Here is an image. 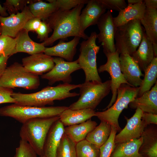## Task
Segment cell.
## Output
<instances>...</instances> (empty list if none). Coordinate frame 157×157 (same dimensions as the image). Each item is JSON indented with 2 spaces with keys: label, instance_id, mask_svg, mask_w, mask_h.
<instances>
[{
  "label": "cell",
  "instance_id": "obj_29",
  "mask_svg": "<svg viewBox=\"0 0 157 157\" xmlns=\"http://www.w3.org/2000/svg\"><path fill=\"white\" fill-rule=\"evenodd\" d=\"M145 33L152 44H157V9L146 8L140 20Z\"/></svg>",
  "mask_w": 157,
  "mask_h": 157
},
{
  "label": "cell",
  "instance_id": "obj_24",
  "mask_svg": "<svg viewBox=\"0 0 157 157\" xmlns=\"http://www.w3.org/2000/svg\"><path fill=\"white\" fill-rule=\"evenodd\" d=\"M28 32L22 29L15 38L16 53L23 52L32 55L44 53L45 47L43 43H38L33 41L30 37Z\"/></svg>",
  "mask_w": 157,
  "mask_h": 157
},
{
  "label": "cell",
  "instance_id": "obj_31",
  "mask_svg": "<svg viewBox=\"0 0 157 157\" xmlns=\"http://www.w3.org/2000/svg\"><path fill=\"white\" fill-rule=\"evenodd\" d=\"M144 72V78L139 87L138 97L150 90L157 81V57L154 58Z\"/></svg>",
  "mask_w": 157,
  "mask_h": 157
},
{
  "label": "cell",
  "instance_id": "obj_48",
  "mask_svg": "<svg viewBox=\"0 0 157 157\" xmlns=\"http://www.w3.org/2000/svg\"><path fill=\"white\" fill-rule=\"evenodd\" d=\"M152 45L155 57H157V44H152Z\"/></svg>",
  "mask_w": 157,
  "mask_h": 157
},
{
  "label": "cell",
  "instance_id": "obj_19",
  "mask_svg": "<svg viewBox=\"0 0 157 157\" xmlns=\"http://www.w3.org/2000/svg\"><path fill=\"white\" fill-rule=\"evenodd\" d=\"M64 128L59 119L51 127L43 146V155L45 157H56L58 147L64 133Z\"/></svg>",
  "mask_w": 157,
  "mask_h": 157
},
{
  "label": "cell",
  "instance_id": "obj_10",
  "mask_svg": "<svg viewBox=\"0 0 157 157\" xmlns=\"http://www.w3.org/2000/svg\"><path fill=\"white\" fill-rule=\"evenodd\" d=\"M104 53L107 58V62L105 64L100 65L97 70L98 73L107 72L110 74L111 78L110 90L112 94L109 104L104 110L109 108L115 102L117 90L122 84L129 85L122 72L119 58L120 54L118 51L116 50L113 53Z\"/></svg>",
  "mask_w": 157,
  "mask_h": 157
},
{
  "label": "cell",
  "instance_id": "obj_15",
  "mask_svg": "<svg viewBox=\"0 0 157 157\" xmlns=\"http://www.w3.org/2000/svg\"><path fill=\"white\" fill-rule=\"evenodd\" d=\"M53 58L44 53H39L23 58L22 64L29 72L42 75L49 72L54 67Z\"/></svg>",
  "mask_w": 157,
  "mask_h": 157
},
{
  "label": "cell",
  "instance_id": "obj_18",
  "mask_svg": "<svg viewBox=\"0 0 157 157\" xmlns=\"http://www.w3.org/2000/svg\"><path fill=\"white\" fill-rule=\"evenodd\" d=\"M81 38L75 37L69 41L65 42L60 39L58 44L50 47H45L44 53L49 56H56L72 61L76 51V47Z\"/></svg>",
  "mask_w": 157,
  "mask_h": 157
},
{
  "label": "cell",
  "instance_id": "obj_33",
  "mask_svg": "<svg viewBox=\"0 0 157 157\" xmlns=\"http://www.w3.org/2000/svg\"><path fill=\"white\" fill-rule=\"evenodd\" d=\"M76 157H99V149L85 139L76 144Z\"/></svg>",
  "mask_w": 157,
  "mask_h": 157
},
{
  "label": "cell",
  "instance_id": "obj_1",
  "mask_svg": "<svg viewBox=\"0 0 157 157\" xmlns=\"http://www.w3.org/2000/svg\"><path fill=\"white\" fill-rule=\"evenodd\" d=\"M84 4L69 10H58L45 22L53 30L52 35L42 42L44 46L52 44L57 40L67 37H78L87 40L88 38L81 28L80 15Z\"/></svg>",
  "mask_w": 157,
  "mask_h": 157
},
{
  "label": "cell",
  "instance_id": "obj_14",
  "mask_svg": "<svg viewBox=\"0 0 157 157\" xmlns=\"http://www.w3.org/2000/svg\"><path fill=\"white\" fill-rule=\"evenodd\" d=\"M143 113L140 109L137 108L131 118L128 119L125 117L127 121L126 124L116 135L115 140V144L138 139L141 137L145 128L141 120Z\"/></svg>",
  "mask_w": 157,
  "mask_h": 157
},
{
  "label": "cell",
  "instance_id": "obj_45",
  "mask_svg": "<svg viewBox=\"0 0 157 157\" xmlns=\"http://www.w3.org/2000/svg\"><path fill=\"white\" fill-rule=\"evenodd\" d=\"M144 1L146 8L157 9V0H144Z\"/></svg>",
  "mask_w": 157,
  "mask_h": 157
},
{
  "label": "cell",
  "instance_id": "obj_21",
  "mask_svg": "<svg viewBox=\"0 0 157 157\" xmlns=\"http://www.w3.org/2000/svg\"><path fill=\"white\" fill-rule=\"evenodd\" d=\"M131 56L138 64L141 71L144 72L155 57L152 43L145 31L138 49Z\"/></svg>",
  "mask_w": 157,
  "mask_h": 157
},
{
  "label": "cell",
  "instance_id": "obj_5",
  "mask_svg": "<svg viewBox=\"0 0 157 157\" xmlns=\"http://www.w3.org/2000/svg\"><path fill=\"white\" fill-rule=\"evenodd\" d=\"M68 108L65 106L38 107L13 104L0 108V116L11 117L22 124L34 118L59 116Z\"/></svg>",
  "mask_w": 157,
  "mask_h": 157
},
{
  "label": "cell",
  "instance_id": "obj_3",
  "mask_svg": "<svg viewBox=\"0 0 157 157\" xmlns=\"http://www.w3.org/2000/svg\"><path fill=\"white\" fill-rule=\"evenodd\" d=\"M59 116L37 118L22 124L19 133L21 139L27 142L37 155H43V146L47 134Z\"/></svg>",
  "mask_w": 157,
  "mask_h": 157
},
{
  "label": "cell",
  "instance_id": "obj_8",
  "mask_svg": "<svg viewBox=\"0 0 157 157\" xmlns=\"http://www.w3.org/2000/svg\"><path fill=\"white\" fill-rule=\"evenodd\" d=\"M40 85L38 76L29 72L17 62L6 67L0 78V85L8 88H19L33 90L38 88Z\"/></svg>",
  "mask_w": 157,
  "mask_h": 157
},
{
  "label": "cell",
  "instance_id": "obj_36",
  "mask_svg": "<svg viewBox=\"0 0 157 157\" xmlns=\"http://www.w3.org/2000/svg\"><path fill=\"white\" fill-rule=\"evenodd\" d=\"M117 132L116 129L111 126V133L108 140L99 148V157H110L115 147V140Z\"/></svg>",
  "mask_w": 157,
  "mask_h": 157
},
{
  "label": "cell",
  "instance_id": "obj_26",
  "mask_svg": "<svg viewBox=\"0 0 157 157\" xmlns=\"http://www.w3.org/2000/svg\"><path fill=\"white\" fill-rule=\"evenodd\" d=\"M142 142V138L141 137L138 139L116 144L110 157H143L139 152Z\"/></svg>",
  "mask_w": 157,
  "mask_h": 157
},
{
  "label": "cell",
  "instance_id": "obj_2",
  "mask_svg": "<svg viewBox=\"0 0 157 157\" xmlns=\"http://www.w3.org/2000/svg\"><path fill=\"white\" fill-rule=\"evenodd\" d=\"M81 84H60L56 86H47L39 91L29 94L13 92L12 97L15 101V104L23 106L44 107L47 105H53L54 101L78 96L79 94L71 91L79 88Z\"/></svg>",
  "mask_w": 157,
  "mask_h": 157
},
{
  "label": "cell",
  "instance_id": "obj_38",
  "mask_svg": "<svg viewBox=\"0 0 157 157\" xmlns=\"http://www.w3.org/2000/svg\"><path fill=\"white\" fill-rule=\"evenodd\" d=\"M58 10H71L78 5L87 4L89 0H53Z\"/></svg>",
  "mask_w": 157,
  "mask_h": 157
},
{
  "label": "cell",
  "instance_id": "obj_6",
  "mask_svg": "<svg viewBox=\"0 0 157 157\" xmlns=\"http://www.w3.org/2000/svg\"><path fill=\"white\" fill-rule=\"evenodd\" d=\"M111 80L104 82L85 81L81 84L80 97L78 100L71 104L69 108L73 110L96 108L110 91Z\"/></svg>",
  "mask_w": 157,
  "mask_h": 157
},
{
  "label": "cell",
  "instance_id": "obj_12",
  "mask_svg": "<svg viewBox=\"0 0 157 157\" xmlns=\"http://www.w3.org/2000/svg\"><path fill=\"white\" fill-rule=\"evenodd\" d=\"M33 17L27 5L20 12L6 17L0 16L1 35L15 38L27 21Z\"/></svg>",
  "mask_w": 157,
  "mask_h": 157
},
{
  "label": "cell",
  "instance_id": "obj_9",
  "mask_svg": "<svg viewBox=\"0 0 157 157\" xmlns=\"http://www.w3.org/2000/svg\"><path fill=\"white\" fill-rule=\"evenodd\" d=\"M97 38V33L92 32L86 40L80 44V53L77 60L81 69L84 72L85 81L102 82L97 68V55L100 46L96 44Z\"/></svg>",
  "mask_w": 157,
  "mask_h": 157
},
{
  "label": "cell",
  "instance_id": "obj_41",
  "mask_svg": "<svg viewBox=\"0 0 157 157\" xmlns=\"http://www.w3.org/2000/svg\"><path fill=\"white\" fill-rule=\"evenodd\" d=\"M13 92L12 89L5 88L0 85V104L15 103V99L11 96Z\"/></svg>",
  "mask_w": 157,
  "mask_h": 157
},
{
  "label": "cell",
  "instance_id": "obj_7",
  "mask_svg": "<svg viewBox=\"0 0 157 157\" xmlns=\"http://www.w3.org/2000/svg\"><path fill=\"white\" fill-rule=\"evenodd\" d=\"M145 31L140 21L134 20L115 28V46L119 54L130 56L137 49Z\"/></svg>",
  "mask_w": 157,
  "mask_h": 157
},
{
  "label": "cell",
  "instance_id": "obj_44",
  "mask_svg": "<svg viewBox=\"0 0 157 157\" xmlns=\"http://www.w3.org/2000/svg\"><path fill=\"white\" fill-rule=\"evenodd\" d=\"M9 57L4 55L0 56V78L7 67V61Z\"/></svg>",
  "mask_w": 157,
  "mask_h": 157
},
{
  "label": "cell",
  "instance_id": "obj_50",
  "mask_svg": "<svg viewBox=\"0 0 157 157\" xmlns=\"http://www.w3.org/2000/svg\"><path fill=\"white\" fill-rule=\"evenodd\" d=\"M1 35V31H0V35Z\"/></svg>",
  "mask_w": 157,
  "mask_h": 157
},
{
  "label": "cell",
  "instance_id": "obj_46",
  "mask_svg": "<svg viewBox=\"0 0 157 157\" xmlns=\"http://www.w3.org/2000/svg\"><path fill=\"white\" fill-rule=\"evenodd\" d=\"M0 16L3 17L8 16V14L6 10L3 6H2L0 3Z\"/></svg>",
  "mask_w": 157,
  "mask_h": 157
},
{
  "label": "cell",
  "instance_id": "obj_25",
  "mask_svg": "<svg viewBox=\"0 0 157 157\" xmlns=\"http://www.w3.org/2000/svg\"><path fill=\"white\" fill-rule=\"evenodd\" d=\"M95 112L90 109L73 110L68 108L59 116V120L64 126H69L84 122L95 116Z\"/></svg>",
  "mask_w": 157,
  "mask_h": 157
},
{
  "label": "cell",
  "instance_id": "obj_37",
  "mask_svg": "<svg viewBox=\"0 0 157 157\" xmlns=\"http://www.w3.org/2000/svg\"><path fill=\"white\" fill-rule=\"evenodd\" d=\"M37 155L27 142L21 139L18 147L16 149L14 157H37Z\"/></svg>",
  "mask_w": 157,
  "mask_h": 157
},
{
  "label": "cell",
  "instance_id": "obj_39",
  "mask_svg": "<svg viewBox=\"0 0 157 157\" xmlns=\"http://www.w3.org/2000/svg\"><path fill=\"white\" fill-rule=\"evenodd\" d=\"M106 9L119 12L127 6L124 0H98Z\"/></svg>",
  "mask_w": 157,
  "mask_h": 157
},
{
  "label": "cell",
  "instance_id": "obj_16",
  "mask_svg": "<svg viewBox=\"0 0 157 157\" xmlns=\"http://www.w3.org/2000/svg\"><path fill=\"white\" fill-rule=\"evenodd\" d=\"M119 58L121 71L127 81L131 86L139 87L144 74L138 64L128 54H120Z\"/></svg>",
  "mask_w": 157,
  "mask_h": 157
},
{
  "label": "cell",
  "instance_id": "obj_22",
  "mask_svg": "<svg viewBox=\"0 0 157 157\" xmlns=\"http://www.w3.org/2000/svg\"><path fill=\"white\" fill-rule=\"evenodd\" d=\"M142 142L139 150L143 157H157V127L150 126L145 128L141 136Z\"/></svg>",
  "mask_w": 157,
  "mask_h": 157
},
{
  "label": "cell",
  "instance_id": "obj_32",
  "mask_svg": "<svg viewBox=\"0 0 157 157\" xmlns=\"http://www.w3.org/2000/svg\"><path fill=\"white\" fill-rule=\"evenodd\" d=\"M76 143L65 133L58 147L56 157H76Z\"/></svg>",
  "mask_w": 157,
  "mask_h": 157
},
{
  "label": "cell",
  "instance_id": "obj_47",
  "mask_svg": "<svg viewBox=\"0 0 157 157\" xmlns=\"http://www.w3.org/2000/svg\"><path fill=\"white\" fill-rule=\"evenodd\" d=\"M142 0H127L128 4L134 5L142 3Z\"/></svg>",
  "mask_w": 157,
  "mask_h": 157
},
{
  "label": "cell",
  "instance_id": "obj_27",
  "mask_svg": "<svg viewBox=\"0 0 157 157\" xmlns=\"http://www.w3.org/2000/svg\"><path fill=\"white\" fill-rule=\"evenodd\" d=\"M97 125L96 122L90 119L81 123L64 128V133L76 144L85 139Z\"/></svg>",
  "mask_w": 157,
  "mask_h": 157
},
{
  "label": "cell",
  "instance_id": "obj_20",
  "mask_svg": "<svg viewBox=\"0 0 157 157\" xmlns=\"http://www.w3.org/2000/svg\"><path fill=\"white\" fill-rule=\"evenodd\" d=\"M129 105L132 109L139 108L143 112L157 114V81L150 90L136 97Z\"/></svg>",
  "mask_w": 157,
  "mask_h": 157
},
{
  "label": "cell",
  "instance_id": "obj_34",
  "mask_svg": "<svg viewBox=\"0 0 157 157\" xmlns=\"http://www.w3.org/2000/svg\"><path fill=\"white\" fill-rule=\"evenodd\" d=\"M15 38L8 36L0 35V56L9 57L16 53Z\"/></svg>",
  "mask_w": 157,
  "mask_h": 157
},
{
  "label": "cell",
  "instance_id": "obj_40",
  "mask_svg": "<svg viewBox=\"0 0 157 157\" xmlns=\"http://www.w3.org/2000/svg\"><path fill=\"white\" fill-rule=\"evenodd\" d=\"M52 31V29L45 21H42L35 32L37 34V38L40 41L44 42L49 37V34Z\"/></svg>",
  "mask_w": 157,
  "mask_h": 157
},
{
  "label": "cell",
  "instance_id": "obj_28",
  "mask_svg": "<svg viewBox=\"0 0 157 157\" xmlns=\"http://www.w3.org/2000/svg\"><path fill=\"white\" fill-rule=\"evenodd\" d=\"M47 3L41 0L35 1L30 3L28 7L34 17L45 21L58 9L53 0H47Z\"/></svg>",
  "mask_w": 157,
  "mask_h": 157
},
{
  "label": "cell",
  "instance_id": "obj_42",
  "mask_svg": "<svg viewBox=\"0 0 157 157\" xmlns=\"http://www.w3.org/2000/svg\"><path fill=\"white\" fill-rule=\"evenodd\" d=\"M41 21L40 19L34 17L27 21L23 28L28 32L31 31H36L39 27Z\"/></svg>",
  "mask_w": 157,
  "mask_h": 157
},
{
  "label": "cell",
  "instance_id": "obj_23",
  "mask_svg": "<svg viewBox=\"0 0 157 157\" xmlns=\"http://www.w3.org/2000/svg\"><path fill=\"white\" fill-rule=\"evenodd\" d=\"M146 9L143 1L138 4H128L124 9L119 12L118 15L113 18L115 28L134 20H140L142 18Z\"/></svg>",
  "mask_w": 157,
  "mask_h": 157
},
{
  "label": "cell",
  "instance_id": "obj_35",
  "mask_svg": "<svg viewBox=\"0 0 157 157\" xmlns=\"http://www.w3.org/2000/svg\"><path fill=\"white\" fill-rule=\"evenodd\" d=\"M32 0H6L3 3V7L10 15L16 14L21 11L28 3L34 2Z\"/></svg>",
  "mask_w": 157,
  "mask_h": 157
},
{
  "label": "cell",
  "instance_id": "obj_49",
  "mask_svg": "<svg viewBox=\"0 0 157 157\" xmlns=\"http://www.w3.org/2000/svg\"><path fill=\"white\" fill-rule=\"evenodd\" d=\"M40 157H45L44 155H43L40 156Z\"/></svg>",
  "mask_w": 157,
  "mask_h": 157
},
{
  "label": "cell",
  "instance_id": "obj_30",
  "mask_svg": "<svg viewBox=\"0 0 157 157\" xmlns=\"http://www.w3.org/2000/svg\"><path fill=\"white\" fill-rule=\"evenodd\" d=\"M111 130V126L108 123L101 121L87 135L85 139L99 148L108 140Z\"/></svg>",
  "mask_w": 157,
  "mask_h": 157
},
{
  "label": "cell",
  "instance_id": "obj_4",
  "mask_svg": "<svg viewBox=\"0 0 157 157\" xmlns=\"http://www.w3.org/2000/svg\"><path fill=\"white\" fill-rule=\"evenodd\" d=\"M139 88L131 86L126 84H122L117 91L115 102L106 110L95 113L96 116L101 121L106 122L114 127L117 132L122 129L119 126L118 119L120 114L129 104L137 97Z\"/></svg>",
  "mask_w": 157,
  "mask_h": 157
},
{
  "label": "cell",
  "instance_id": "obj_11",
  "mask_svg": "<svg viewBox=\"0 0 157 157\" xmlns=\"http://www.w3.org/2000/svg\"><path fill=\"white\" fill-rule=\"evenodd\" d=\"M55 65L49 72L41 76L42 79L48 81L49 85H52L60 81L63 83H70L72 81L71 74L81 69L77 59L72 62L65 61L60 57L53 58Z\"/></svg>",
  "mask_w": 157,
  "mask_h": 157
},
{
  "label": "cell",
  "instance_id": "obj_13",
  "mask_svg": "<svg viewBox=\"0 0 157 157\" xmlns=\"http://www.w3.org/2000/svg\"><path fill=\"white\" fill-rule=\"evenodd\" d=\"M111 12L108 10L98 20L97 25L99 30L97 34L99 43H101L104 52L113 53L116 51L114 42L115 28Z\"/></svg>",
  "mask_w": 157,
  "mask_h": 157
},
{
  "label": "cell",
  "instance_id": "obj_17",
  "mask_svg": "<svg viewBox=\"0 0 157 157\" xmlns=\"http://www.w3.org/2000/svg\"><path fill=\"white\" fill-rule=\"evenodd\" d=\"M86 4L80 15V25L84 32L89 26L97 24L106 10L98 0H89Z\"/></svg>",
  "mask_w": 157,
  "mask_h": 157
},
{
  "label": "cell",
  "instance_id": "obj_43",
  "mask_svg": "<svg viewBox=\"0 0 157 157\" xmlns=\"http://www.w3.org/2000/svg\"><path fill=\"white\" fill-rule=\"evenodd\" d=\"M141 120L145 127L150 124H157V114L143 112Z\"/></svg>",
  "mask_w": 157,
  "mask_h": 157
}]
</instances>
